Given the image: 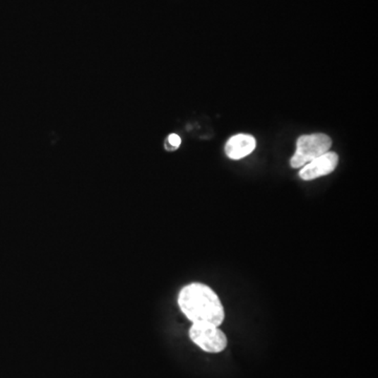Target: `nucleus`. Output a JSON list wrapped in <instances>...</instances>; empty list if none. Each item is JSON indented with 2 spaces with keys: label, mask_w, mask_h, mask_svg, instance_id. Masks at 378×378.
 Masks as SVG:
<instances>
[{
  "label": "nucleus",
  "mask_w": 378,
  "mask_h": 378,
  "mask_svg": "<svg viewBox=\"0 0 378 378\" xmlns=\"http://www.w3.org/2000/svg\"><path fill=\"white\" fill-rule=\"evenodd\" d=\"M179 308L189 321L220 326L225 321V310L219 295L211 287L194 282L185 285L179 291Z\"/></svg>",
  "instance_id": "f257e3e1"
},
{
  "label": "nucleus",
  "mask_w": 378,
  "mask_h": 378,
  "mask_svg": "<svg viewBox=\"0 0 378 378\" xmlns=\"http://www.w3.org/2000/svg\"><path fill=\"white\" fill-rule=\"evenodd\" d=\"M331 146V139L324 134L302 136L297 140V150L290 161L291 166L293 168L302 167L312 160L328 153Z\"/></svg>",
  "instance_id": "f03ea898"
},
{
  "label": "nucleus",
  "mask_w": 378,
  "mask_h": 378,
  "mask_svg": "<svg viewBox=\"0 0 378 378\" xmlns=\"http://www.w3.org/2000/svg\"><path fill=\"white\" fill-rule=\"evenodd\" d=\"M190 341L207 353H220L226 349V334L218 326L194 323L189 328Z\"/></svg>",
  "instance_id": "7ed1b4c3"
},
{
  "label": "nucleus",
  "mask_w": 378,
  "mask_h": 378,
  "mask_svg": "<svg viewBox=\"0 0 378 378\" xmlns=\"http://www.w3.org/2000/svg\"><path fill=\"white\" fill-rule=\"evenodd\" d=\"M338 163V157L336 153L328 151L321 157L302 166L300 170V177L305 181L314 180L321 177L327 176L334 172Z\"/></svg>",
  "instance_id": "20e7f679"
},
{
  "label": "nucleus",
  "mask_w": 378,
  "mask_h": 378,
  "mask_svg": "<svg viewBox=\"0 0 378 378\" xmlns=\"http://www.w3.org/2000/svg\"><path fill=\"white\" fill-rule=\"evenodd\" d=\"M256 141L254 137L245 134L233 136L227 141L225 153L227 157L232 160L243 159L256 148Z\"/></svg>",
  "instance_id": "39448f33"
},
{
  "label": "nucleus",
  "mask_w": 378,
  "mask_h": 378,
  "mask_svg": "<svg viewBox=\"0 0 378 378\" xmlns=\"http://www.w3.org/2000/svg\"><path fill=\"white\" fill-rule=\"evenodd\" d=\"M181 146V138L177 134H170L166 140L165 148L167 150H178L179 146Z\"/></svg>",
  "instance_id": "423d86ee"
}]
</instances>
